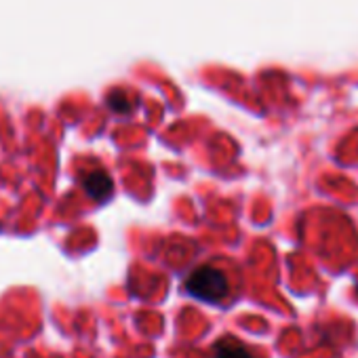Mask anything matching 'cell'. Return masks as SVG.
Instances as JSON below:
<instances>
[{
  "mask_svg": "<svg viewBox=\"0 0 358 358\" xmlns=\"http://www.w3.org/2000/svg\"><path fill=\"white\" fill-rule=\"evenodd\" d=\"M87 194L93 199V201H106L112 196V190H114V184H112V177L106 173V171H93L85 177L83 182Z\"/></svg>",
  "mask_w": 358,
  "mask_h": 358,
  "instance_id": "2",
  "label": "cell"
},
{
  "mask_svg": "<svg viewBox=\"0 0 358 358\" xmlns=\"http://www.w3.org/2000/svg\"><path fill=\"white\" fill-rule=\"evenodd\" d=\"M186 289L194 299H201L207 303H220L222 299H226L230 287H228V278L222 270L205 266L190 274Z\"/></svg>",
  "mask_w": 358,
  "mask_h": 358,
  "instance_id": "1",
  "label": "cell"
},
{
  "mask_svg": "<svg viewBox=\"0 0 358 358\" xmlns=\"http://www.w3.org/2000/svg\"><path fill=\"white\" fill-rule=\"evenodd\" d=\"M215 358H253V354L238 339L224 337L215 343Z\"/></svg>",
  "mask_w": 358,
  "mask_h": 358,
  "instance_id": "3",
  "label": "cell"
},
{
  "mask_svg": "<svg viewBox=\"0 0 358 358\" xmlns=\"http://www.w3.org/2000/svg\"><path fill=\"white\" fill-rule=\"evenodd\" d=\"M108 103H110V108L116 110V112H129V110H131L129 99H127L124 93H120V91L110 93V95H108Z\"/></svg>",
  "mask_w": 358,
  "mask_h": 358,
  "instance_id": "4",
  "label": "cell"
}]
</instances>
